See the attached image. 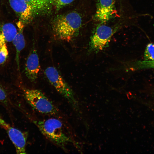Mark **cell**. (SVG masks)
I'll list each match as a JSON object with an SVG mask.
<instances>
[{"mask_svg":"<svg viewBox=\"0 0 154 154\" xmlns=\"http://www.w3.org/2000/svg\"><path fill=\"white\" fill-rule=\"evenodd\" d=\"M82 22L81 14L72 11L57 16L53 21L52 29L59 39L69 41L77 34Z\"/></svg>","mask_w":154,"mask_h":154,"instance_id":"6da1fadb","label":"cell"},{"mask_svg":"<svg viewBox=\"0 0 154 154\" xmlns=\"http://www.w3.org/2000/svg\"><path fill=\"white\" fill-rule=\"evenodd\" d=\"M34 123L41 133L52 142L64 149L66 145L73 143L66 133L62 122L57 118L34 120Z\"/></svg>","mask_w":154,"mask_h":154,"instance_id":"7a4b0ae2","label":"cell"},{"mask_svg":"<svg viewBox=\"0 0 154 154\" xmlns=\"http://www.w3.org/2000/svg\"><path fill=\"white\" fill-rule=\"evenodd\" d=\"M22 90L27 102L36 111L49 115L58 114V111L56 107L41 91L24 87L22 88Z\"/></svg>","mask_w":154,"mask_h":154,"instance_id":"3957f363","label":"cell"},{"mask_svg":"<svg viewBox=\"0 0 154 154\" xmlns=\"http://www.w3.org/2000/svg\"><path fill=\"white\" fill-rule=\"evenodd\" d=\"M44 73L49 82L57 92L73 108L77 109V101L72 90L57 69L53 66H49L45 70Z\"/></svg>","mask_w":154,"mask_h":154,"instance_id":"277c9868","label":"cell"},{"mask_svg":"<svg viewBox=\"0 0 154 154\" xmlns=\"http://www.w3.org/2000/svg\"><path fill=\"white\" fill-rule=\"evenodd\" d=\"M105 24L100 23L93 31L90 37L88 54L97 53L108 46L111 38L117 29Z\"/></svg>","mask_w":154,"mask_h":154,"instance_id":"5b68a950","label":"cell"},{"mask_svg":"<svg viewBox=\"0 0 154 154\" xmlns=\"http://www.w3.org/2000/svg\"><path fill=\"white\" fill-rule=\"evenodd\" d=\"M0 125L6 130L14 145L17 154L26 153V146L27 135L25 133L10 126L0 116Z\"/></svg>","mask_w":154,"mask_h":154,"instance_id":"8992f818","label":"cell"},{"mask_svg":"<svg viewBox=\"0 0 154 154\" xmlns=\"http://www.w3.org/2000/svg\"><path fill=\"white\" fill-rule=\"evenodd\" d=\"M116 0H98L94 19L101 23H105L112 18L116 12Z\"/></svg>","mask_w":154,"mask_h":154,"instance_id":"52a82bcc","label":"cell"},{"mask_svg":"<svg viewBox=\"0 0 154 154\" xmlns=\"http://www.w3.org/2000/svg\"><path fill=\"white\" fill-rule=\"evenodd\" d=\"M40 70L39 58L37 49L34 46L29 54L25 62V76L31 82H34L38 77Z\"/></svg>","mask_w":154,"mask_h":154,"instance_id":"ba28073f","label":"cell"},{"mask_svg":"<svg viewBox=\"0 0 154 154\" xmlns=\"http://www.w3.org/2000/svg\"><path fill=\"white\" fill-rule=\"evenodd\" d=\"M12 9L24 24L30 22L35 16L31 6L24 0H9Z\"/></svg>","mask_w":154,"mask_h":154,"instance_id":"9c48e42d","label":"cell"},{"mask_svg":"<svg viewBox=\"0 0 154 154\" xmlns=\"http://www.w3.org/2000/svg\"><path fill=\"white\" fill-rule=\"evenodd\" d=\"M17 31L12 42L16 50L15 61L18 71L20 70V56L24 48L25 42L23 31L25 24L19 21L17 24Z\"/></svg>","mask_w":154,"mask_h":154,"instance_id":"30bf717a","label":"cell"},{"mask_svg":"<svg viewBox=\"0 0 154 154\" xmlns=\"http://www.w3.org/2000/svg\"><path fill=\"white\" fill-rule=\"evenodd\" d=\"M31 7L35 16L47 15L52 6L48 0H24Z\"/></svg>","mask_w":154,"mask_h":154,"instance_id":"8fae6325","label":"cell"},{"mask_svg":"<svg viewBox=\"0 0 154 154\" xmlns=\"http://www.w3.org/2000/svg\"><path fill=\"white\" fill-rule=\"evenodd\" d=\"M17 31V29L13 24L6 23L0 29V33L7 42H12Z\"/></svg>","mask_w":154,"mask_h":154,"instance_id":"7c38bea8","label":"cell"},{"mask_svg":"<svg viewBox=\"0 0 154 154\" xmlns=\"http://www.w3.org/2000/svg\"><path fill=\"white\" fill-rule=\"evenodd\" d=\"M127 68L134 70L154 68V60H137L129 63Z\"/></svg>","mask_w":154,"mask_h":154,"instance_id":"4fadbf2b","label":"cell"},{"mask_svg":"<svg viewBox=\"0 0 154 154\" xmlns=\"http://www.w3.org/2000/svg\"><path fill=\"white\" fill-rule=\"evenodd\" d=\"M7 42L0 33V65L5 64L8 56Z\"/></svg>","mask_w":154,"mask_h":154,"instance_id":"5bb4252c","label":"cell"},{"mask_svg":"<svg viewBox=\"0 0 154 154\" xmlns=\"http://www.w3.org/2000/svg\"><path fill=\"white\" fill-rule=\"evenodd\" d=\"M144 60H154V43L148 44L144 52Z\"/></svg>","mask_w":154,"mask_h":154,"instance_id":"9a60e30c","label":"cell"},{"mask_svg":"<svg viewBox=\"0 0 154 154\" xmlns=\"http://www.w3.org/2000/svg\"><path fill=\"white\" fill-rule=\"evenodd\" d=\"M52 7L57 10H59L62 8L71 3L74 0H48Z\"/></svg>","mask_w":154,"mask_h":154,"instance_id":"2e32d148","label":"cell"},{"mask_svg":"<svg viewBox=\"0 0 154 154\" xmlns=\"http://www.w3.org/2000/svg\"><path fill=\"white\" fill-rule=\"evenodd\" d=\"M9 101L7 93L5 89L0 84V102L6 106L7 105Z\"/></svg>","mask_w":154,"mask_h":154,"instance_id":"e0dca14e","label":"cell"},{"mask_svg":"<svg viewBox=\"0 0 154 154\" xmlns=\"http://www.w3.org/2000/svg\"><path fill=\"white\" fill-rule=\"evenodd\" d=\"M153 96H154V94H153Z\"/></svg>","mask_w":154,"mask_h":154,"instance_id":"ac0fdd59","label":"cell"}]
</instances>
